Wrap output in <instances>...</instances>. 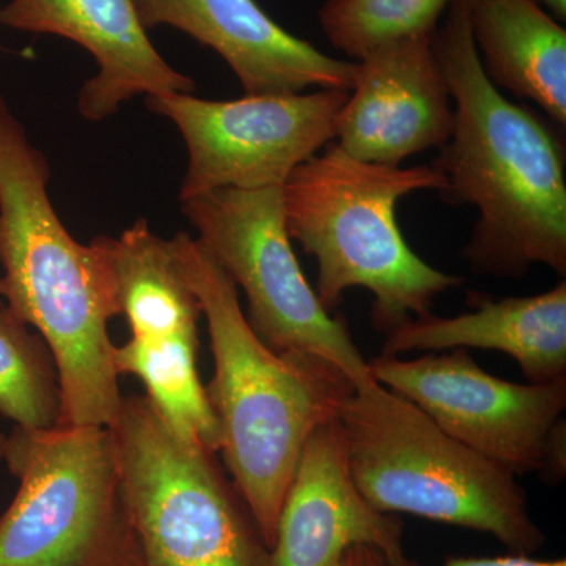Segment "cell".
<instances>
[{
	"label": "cell",
	"mask_w": 566,
	"mask_h": 566,
	"mask_svg": "<svg viewBox=\"0 0 566 566\" xmlns=\"http://www.w3.org/2000/svg\"><path fill=\"white\" fill-rule=\"evenodd\" d=\"M431 41L455 112L452 136L431 163L446 180L439 197L479 212L461 256L488 277L524 279L543 264L565 279L564 137L488 81L469 0H450Z\"/></svg>",
	"instance_id": "1"
},
{
	"label": "cell",
	"mask_w": 566,
	"mask_h": 566,
	"mask_svg": "<svg viewBox=\"0 0 566 566\" xmlns=\"http://www.w3.org/2000/svg\"><path fill=\"white\" fill-rule=\"evenodd\" d=\"M46 156L0 103V300L50 346L61 424L109 427L122 397L107 323L120 315L112 238L74 240L48 196Z\"/></svg>",
	"instance_id": "2"
},
{
	"label": "cell",
	"mask_w": 566,
	"mask_h": 566,
	"mask_svg": "<svg viewBox=\"0 0 566 566\" xmlns=\"http://www.w3.org/2000/svg\"><path fill=\"white\" fill-rule=\"evenodd\" d=\"M169 241L207 318L214 357L207 394L221 428L219 453L271 549L308 436L338 419L356 387L323 357L271 349L248 323L237 285L200 241L186 232Z\"/></svg>",
	"instance_id": "3"
},
{
	"label": "cell",
	"mask_w": 566,
	"mask_h": 566,
	"mask_svg": "<svg viewBox=\"0 0 566 566\" xmlns=\"http://www.w3.org/2000/svg\"><path fill=\"white\" fill-rule=\"evenodd\" d=\"M444 186L431 166L360 163L334 142L293 170L282 185L286 232L316 260L314 290L327 312L337 311L348 290H367L371 324L386 335L431 314L436 296L463 285V277L420 259L397 222L403 197Z\"/></svg>",
	"instance_id": "4"
},
{
	"label": "cell",
	"mask_w": 566,
	"mask_h": 566,
	"mask_svg": "<svg viewBox=\"0 0 566 566\" xmlns=\"http://www.w3.org/2000/svg\"><path fill=\"white\" fill-rule=\"evenodd\" d=\"M338 422L354 483L378 512L490 534L521 556L545 545L516 475L444 433L401 395L378 382L354 390Z\"/></svg>",
	"instance_id": "5"
},
{
	"label": "cell",
	"mask_w": 566,
	"mask_h": 566,
	"mask_svg": "<svg viewBox=\"0 0 566 566\" xmlns=\"http://www.w3.org/2000/svg\"><path fill=\"white\" fill-rule=\"evenodd\" d=\"M142 566H266L268 549L232 480L147 397H122L109 424Z\"/></svg>",
	"instance_id": "6"
},
{
	"label": "cell",
	"mask_w": 566,
	"mask_h": 566,
	"mask_svg": "<svg viewBox=\"0 0 566 566\" xmlns=\"http://www.w3.org/2000/svg\"><path fill=\"white\" fill-rule=\"evenodd\" d=\"M20 490L0 516V566H142L109 427H14Z\"/></svg>",
	"instance_id": "7"
},
{
	"label": "cell",
	"mask_w": 566,
	"mask_h": 566,
	"mask_svg": "<svg viewBox=\"0 0 566 566\" xmlns=\"http://www.w3.org/2000/svg\"><path fill=\"white\" fill-rule=\"evenodd\" d=\"M181 203L197 240L248 300L253 333L279 353L337 365L356 390L374 385L348 323L319 303L286 232L281 188L214 189Z\"/></svg>",
	"instance_id": "8"
},
{
	"label": "cell",
	"mask_w": 566,
	"mask_h": 566,
	"mask_svg": "<svg viewBox=\"0 0 566 566\" xmlns=\"http://www.w3.org/2000/svg\"><path fill=\"white\" fill-rule=\"evenodd\" d=\"M368 371L401 395L444 433L515 475L547 483L566 472V379L517 385L486 374L468 349L427 353L416 359L378 356Z\"/></svg>",
	"instance_id": "9"
},
{
	"label": "cell",
	"mask_w": 566,
	"mask_h": 566,
	"mask_svg": "<svg viewBox=\"0 0 566 566\" xmlns=\"http://www.w3.org/2000/svg\"><path fill=\"white\" fill-rule=\"evenodd\" d=\"M112 260L120 315L132 327L129 340L115 346V370L140 379L175 433L219 452L221 430L197 371L202 308L170 241L139 219L112 238Z\"/></svg>",
	"instance_id": "10"
},
{
	"label": "cell",
	"mask_w": 566,
	"mask_h": 566,
	"mask_svg": "<svg viewBox=\"0 0 566 566\" xmlns=\"http://www.w3.org/2000/svg\"><path fill=\"white\" fill-rule=\"evenodd\" d=\"M349 92L248 96L230 102L191 93L147 96L188 147L180 202L214 189L281 188L297 166L334 142Z\"/></svg>",
	"instance_id": "11"
},
{
	"label": "cell",
	"mask_w": 566,
	"mask_h": 566,
	"mask_svg": "<svg viewBox=\"0 0 566 566\" xmlns=\"http://www.w3.org/2000/svg\"><path fill=\"white\" fill-rule=\"evenodd\" d=\"M431 39L389 41L356 61L334 132V144L349 158L398 167L450 139L455 112Z\"/></svg>",
	"instance_id": "12"
},
{
	"label": "cell",
	"mask_w": 566,
	"mask_h": 566,
	"mask_svg": "<svg viewBox=\"0 0 566 566\" xmlns=\"http://www.w3.org/2000/svg\"><path fill=\"white\" fill-rule=\"evenodd\" d=\"M389 564L405 560L403 521L378 512L357 490L338 419L308 436L283 497L266 566H335L353 546Z\"/></svg>",
	"instance_id": "13"
},
{
	"label": "cell",
	"mask_w": 566,
	"mask_h": 566,
	"mask_svg": "<svg viewBox=\"0 0 566 566\" xmlns=\"http://www.w3.org/2000/svg\"><path fill=\"white\" fill-rule=\"evenodd\" d=\"M145 31L169 25L218 52L248 96L305 88L352 92L356 61L316 50L270 17L256 0H134Z\"/></svg>",
	"instance_id": "14"
},
{
	"label": "cell",
	"mask_w": 566,
	"mask_h": 566,
	"mask_svg": "<svg viewBox=\"0 0 566 566\" xmlns=\"http://www.w3.org/2000/svg\"><path fill=\"white\" fill-rule=\"evenodd\" d=\"M0 25L80 44L98 73L80 91L77 109L91 122L120 111L134 96L192 93L196 82L169 65L148 39L134 0H10Z\"/></svg>",
	"instance_id": "15"
},
{
	"label": "cell",
	"mask_w": 566,
	"mask_h": 566,
	"mask_svg": "<svg viewBox=\"0 0 566 566\" xmlns=\"http://www.w3.org/2000/svg\"><path fill=\"white\" fill-rule=\"evenodd\" d=\"M471 311L457 316L428 314L385 335L381 356L493 349L513 357L531 385L566 379V281L549 292L524 297L468 293Z\"/></svg>",
	"instance_id": "16"
},
{
	"label": "cell",
	"mask_w": 566,
	"mask_h": 566,
	"mask_svg": "<svg viewBox=\"0 0 566 566\" xmlns=\"http://www.w3.org/2000/svg\"><path fill=\"white\" fill-rule=\"evenodd\" d=\"M480 66L497 91L566 126V31L534 0H469Z\"/></svg>",
	"instance_id": "17"
},
{
	"label": "cell",
	"mask_w": 566,
	"mask_h": 566,
	"mask_svg": "<svg viewBox=\"0 0 566 566\" xmlns=\"http://www.w3.org/2000/svg\"><path fill=\"white\" fill-rule=\"evenodd\" d=\"M0 415L31 430H51L62 416L61 379L50 346L2 304Z\"/></svg>",
	"instance_id": "18"
},
{
	"label": "cell",
	"mask_w": 566,
	"mask_h": 566,
	"mask_svg": "<svg viewBox=\"0 0 566 566\" xmlns=\"http://www.w3.org/2000/svg\"><path fill=\"white\" fill-rule=\"evenodd\" d=\"M450 0H323L319 29L331 46L359 61L368 51L433 33Z\"/></svg>",
	"instance_id": "19"
},
{
	"label": "cell",
	"mask_w": 566,
	"mask_h": 566,
	"mask_svg": "<svg viewBox=\"0 0 566 566\" xmlns=\"http://www.w3.org/2000/svg\"><path fill=\"white\" fill-rule=\"evenodd\" d=\"M389 566H419L412 564L408 558L398 562V564H389ZM444 566H566L564 558L562 560H536L521 554H512L504 557H449Z\"/></svg>",
	"instance_id": "20"
},
{
	"label": "cell",
	"mask_w": 566,
	"mask_h": 566,
	"mask_svg": "<svg viewBox=\"0 0 566 566\" xmlns=\"http://www.w3.org/2000/svg\"><path fill=\"white\" fill-rule=\"evenodd\" d=\"M335 566H389L387 558L371 546H353Z\"/></svg>",
	"instance_id": "21"
},
{
	"label": "cell",
	"mask_w": 566,
	"mask_h": 566,
	"mask_svg": "<svg viewBox=\"0 0 566 566\" xmlns=\"http://www.w3.org/2000/svg\"><path fill=\"white\" fill-rule=\"evenodd\" d=\"M542 9H545L551 17L556 18L558 22L566 21V0H534Z\"/></svg>",
	"instance_id": "22"
},
{
	"label": "cell",
	"mask_w": 566,
	"mask_h": 566,
	"mask_svg": "<svg viewBox=\"0 0 566 566\" xmlns=\"http://www.w3.org/2000/svg\"><path fill=\"white\" fill-rule=\"evenodd\" d=\"M7 436L0 433V460H3V452H6Z\"/></svg>",
	"instance_id": "23"
},
{
	"label": "cell",
	"mask_w": 566,
	"mask_h": 566,
	"mask_svg": "<svg viewBox=\"0 0 566 566\" xmlns=\"http://www.w3.org/2000/svg\"><path fill=\"white\" fill-rule=\"evenodd\" d=\"M3 102V98H2V92H0V103Z\"/></svg>",
	"instance_id": "24"
}]
</instances>
